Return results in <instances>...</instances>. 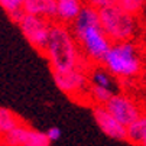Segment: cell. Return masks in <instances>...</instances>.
<instances>
[{
  "label": "cell",
  "instance_id": "52a82bcc",
  "mask_svg": "<svg viewBox=\"0 0 146 146\" xmlns=\"http://www.w3.org/2000/svg\"><path fill=\"white\" fill-rule=\"evenodd\" d=\"M0 143L5 146H51L45 132L36 130L22 121L0 139Z\"/></svg>",
  "mask_w": 146,
  "mask_h": 146
},
{
  "label": "cell",
  "instance_id": "e0dca14e",
  "mask_svg": "<svg viewBox=\"0 0 146 146\" xmlns=\"http://www.w3.org/2000/svg\"><path fill=\"white\" fill-rule=\"evenodd\" d=\"M45 133H46L48 139L51 140V143H52V142H56V140H59V139H61V135H62L61 129H59V127H56V126H52V127H49V129H48Z\"/></svg>",
  "mask_w": 146,
  "mask_h": 146
},
{
  "label": "cell",
  "instance_id": "2e32d148",
  "mask_svg": "<svg viewBox=\"0 0 146 146\" xmlns=\"http://www.w3.org/2000/svg\"><path fill=\"white\" fill-rule=\"evenodd\" d=\"M116 5L124 12L137 16L146 7V0H116Z\"/></svg>",
  "mask_w": 146,
  "mask_h": 146
},
{
  "label": "cell",
  "instance_id": "4fadbf2b",
  "mask_svg": "<svg viewBox=\"0 0 146 146\" xmlns=\"http://www.w3.org/2000/svg\"><path fill=\"white\" fill-rule=\"evenodd\" d=\"M127 140L139 146L146 142V113H142L133 123L127 126Z\"/></svg>",
  "mask_w": 146,
  "mask_h": 146
},
{
  "label": "cell",
  "instance_id": "9a60e30c",
  "mask_svg": "<svg viewBox=\"0 0 146 146\" xmlns=\"http://www.w3.org/2000/svg\"><path fill=\"white\" fill-rule=\"evenodd\" d=\"M22 5H23V0H0V7L10 16V19L15 23L25 13L22 10Z\"/></svg>",
  "mask_w": 146,
  "mask_h": 146
},
{
  "label": "cell",
  "instance_id": "ba28073f",
  "mask_svg": "<svg viewBox=\"0 0 146 146\" xmlns=\"http://www.w3.org/2000/svg\"><path fill=\"white\" fill-rule=\"evenodd\" d=\"M93 119L98 129L110 139L114 140H127V126L120 123L103 104H94L91 110Z\"/></svg>",
  "mask_w": 146,
  "mask_h": 146
},
{
  "label": "cell",
  "instance_id": "30bf717a",
  "mask_svg": "<svg viewBox=\"0 0 146 146\" xmlns=\"http://www.w3.org/2000/svg\"><path fill=\"white\" fill-rule=\"evenodd\" d=\"M22 10L45 19H56V0H23Z\"/></svg>",
  "mask_w": 146,
  "mask_h": 146
},
{
  "label": "cell",
  "instance_id": "7a4b0ae2",
  "mask_svg": "<svg viewBox=\"0 0 146 146\" xmlns=\"http://www.w3.org/2000/svg\"><path fill=\"white\" fill-rule=\"evenodd\" d=\"M44 55L49 61L52 72L67 71L82 64L86 59L78 48L72 31L61 22L52 23Z\"/></svg>",
  "mask_w": 146,
  "mask_h": 146
},
{
  "label": "cell",
  "instance_id": "3957f363",
  "mask_svg": "<svg viewBox=\"0 0 146 146\" xmlns=\"http://www.w3.org/2000/svg\"><path fill=\"white\" fill-rule=\"evenodd\" d=\"M101 64L106 67L116 78L133 80L142 71V59L139 51L132 40L124 42H111Z\"/></svg>",
  "mask_w": 146,
  "mask_h": 146
},
{
  "label": "cell",
  "instance_id": "277c9868",
  "mask_svg": "<svg viewBox=\"0 0 146 146\" xmlns=\"http://www.w3.org/2000/svg\"><path fill=\"white\" fill-rule=\"evenodd\" d=\"M98 13L101 28L110 42H124L135 38L139 28L135 15L124 12L116 3L98 9Z\"/></svg>",
  "mask_w": 146,
  "mask_h": 146
},
{
  "label": "cell",
  "instance_id": "9c48e42d",
  "mask_svg": "<svg viewBox=\"0 0 146 146\" xmlns=\"http://www.w3.org/2000/svg\"><path fill=\"white\" fill-rule=\"evenodd\" d=\"M104 106L124 126H129L142 114V110L135 100L119 93H116Z\"/></svg>",
  "mask_w": 146,
  "mask_h": 146
},
{
  "label": "cell",
  "instance_id": "7c38bea8",
  "mask_svg": "<svg viewBox=\"0 0 146 146\" xmlns=\"http://www.w3.org/2000/svg\"><path fill=\"white\" fill-rule=\"evenodd\" d=\"M84 0H56V19L61 23H72L82 10Z\"/></svg>",
  "mask_w": 146,
  "mask_h": 146
},
{
  "label": "cell",
  "instance_id": "8fae6325",
  "mask_svg": "<svg viewBox=\"0 0 146 146\" xmlns=\"http://www.w3.org/2000/svg\"><path fill=\"white\" fill-rule=\"evenodd\" d=\"M88 84L101 87V88H106L110 90L113 93H117L119 90V82L117 78L106 68V67H94L90 72H88Z\"/></svg>",
  "mask_w": 146,
  "mask_h": 146
},
{
  "label": "cell",
  "instance_id": "5bb4252c",
  "mask_svg": "<svg viewBox=\"0 0 146 146\" xmlns=\"http://www.w3.org/2000/svg\"><path fill=\"white\" fill-rule=\"evenodd\" d=\"M20 123L19 117L9 109L0 107V139Z\"/></svg>",
  "mask_w": 146,
  "mask_h": 146
},
{
  "label": "cell",
  "instance_id": "6da1fadb",
  "mask_svg": "<svg viewBox=\"0 0 146 146\" xmlns=\"http://www.w3.org/2000/svg\"><path fill=\"white\" fill-rule=\"evenodd\" d=\"M71 31L82 56L94 64L101 62L111 42L101 28L98 9L90 5L84 6L71 23Z\"/></svg>",
  "mask_w": 146,
  "mask_h": 146
},
{
  "label": "cell",
  "instance_id": "5b68a950",
  "mask_svg": "<svg viewBox=\"0 0 146 146\" xmlns=\"http://www.w3.org/2000/svg\"><path fill=\"white\" fill-rule=\"evenodd\" d=\"M55 86L59 91L67 94L71 98H78L81 96H87L88 88V70L87 65L82 64L70 68L67 71L52 72Z\"/></svg>",
  "mask_w": 146,
  "mask_h": 146
},
{
  "label": "cell",
  "instance_id": "8992f818",
  "mask_svg": "<svg viewBox=\"0 0 146 146\" xmlns=\"http://www.w3.org/2000/svg\"><path fill=\"white\" fill-rule=\"evenodd\" d=\"M16 25L19 26L20 32L23 33L25 39L29 42L31 46H33L39 52H44L52 26L49 19L23 13L22 17L16 22Z\"/></svg>",
  "mask_w": 146,
  "mask_h": 146
},
{
  "label": "cell",
  "instance_id": "d6986e66",
  "mask_svg": "<svg viewBox=\"0 0 146 146\" xmlns=\"http://www.w3.org/2000/svg\"><path fill=\"white\" fill-rule=\"evenodd\" d=\"M142 146H146V142H145V143H143V145H142Z\"/></svg>",
  "mask_w": 146,
  "mask_h": 146
},
{
  "label": "cell",
  "instance_id": "ac0fdd59",
  "mask_svg": "<svg viewBox=\"0 0 146 146\" xmlns=\"http://www.w3.org/2000/svg\"><path fill=\"white\" fill-rule=\"evenodd\" d=\"M84 2H87V5H90V6H94L97 9H101L104 6H109V5L116 3V0H84Z\"/></svg>",
  "mask_w": 146,
  "mask_h": 146
}]
</instances>
